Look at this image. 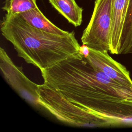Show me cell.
Wrapping results in <instances>:
<instances>
[{
	"instance_id": "obj_4",
	"label": "cell",
	"mask_w": 132,
	"mask_h": 132,
	"mask_svg": "<svg viewBox=\"0 0 132 132\" xmlns=\"http://www.w3.org/2000/svg\"><path fill=\"white\" fill-rule=\"evenodd\" d=\"M112 1L95 0L91 18L81 37L82 45L96 51H110Z\"/></svg>"
},
{
	"instance_id": "obj_10",
	"label": "cell",
	"mask_w": 132,
	"mask_h": 132,
	"mask_svg": "<svg viewBox=\"0 0 132 132\" xmlns=\"http://www.w3.org/2000/svg\"><path fill=\"white\" fill-rule=\"evenodd\" d=\"M132 52V0L129 4L126 15L119 46V54H126Z\"/></svg>"
},
{
	"instance_id": "obj_1",
	"label": "cell",
	"mask_w": 132,
	"mask_h": 132,
	"mask_svg": "<svg viewBox=\"0 0 132 132\" xmlns=\"http://www.w3.org/2000/svg\"><path fill=\"white\" fill-rule=\"evenodd\" d=\"M41 72L44 84L70 101L132 126V91L93 67L81 50Z\"/></svg>"
},
{
	"instance_id": "obj_2",
	"label": "cell",
	"mask_w": 132,
	"mask_h": 132,
	"mask_svg": "<svg viewBox=\"0 0 132 132\" xmlns=\"http://www.w3.org/2000/svg\"><path fill=\"white\" fill-rule=\"evenodd\" d=\"M4 37L18 56L40 71L52 67L80 52L74 31L60 35L35 28L19 14L6 13L1 25Z\"/></svg>"
},
{
	"instance_id": "obj_9",
	"label": "cell",
	"mask_w": 132,
	"mask_h": 132,
	"mask_svg": "<svg viewBox=\"0 0 132 132\" xmlns=\"http://www.w3.org/2000/svg\"><path fill=\"white\" fill-rule=\"evenodd\" d=\"M52 6L69 23L75 27L81 25L82 20V8L75 0H48Z\"/></svg>"
},
{
	"instance_id": "obj_8",
	"label": "cell",
	"mask_w": 132,
	"mask_h": 132,
	"mask_svg": "<svg viewBox=\"0 0 132 132\" xmlns=\"http://www.w3.org/2000/svg\"><path fill=\"white\" fill-rule=\"evenodd\" d=\"M19 15L30 25L40 30L60 35H64L69 32L59 28L52 23L44 15L38 6Z\"/></svg>"
},
{
	"instance_id": "obj_11",
	"label": "cell",
	"mask_w": 132,
	"mask_h": 132,
	"mask_svg": "<svg viewBox=\"0 0 132 132\" xmlns=\"http://www.w3.org/2000/svg\"><path fill=\"white\" fill-rule=\"evenodd\" d=\"M37 7L36 0H5L2 9L8 14L16 15Z\"/></svg>"
},
{
	"instance_id": "obj_5",
	"label": "cell",
	"mask_w": 132,
	"mask_h": 132,
	"mask_svg": "<svg viewBox=\"0 0 132 132\" xmlns=\"http://www.w3.org/2000/svg\"><path fill=\"white\" fill-rule=\"evenodd\" d=\"M0 68L7 83L22 97L32 106H40L38 85L24 74L22 67L16 65L2 47L0 48Z\"/></svg>"
},
{
	"instance_id": "obj_6",
	"label": "cell",
	"mask_w": 132,
	"mask_h": 132,
	"mask_svg": "<svg viewBox=\"0 0 132 132\" xmlns=\"http://www.w3.org/2000/svg\"><path fill=\"white\" fill-rule=\"evenodd\" d=\"M81 51L88 62L110 78L132 91V80L129 72L120 63L109 56L107 51H100L83 45Z\"/></svg>"
},
{
	"instance_id": "obj_7",
	"label": "cell",
	"mask_w": 132,
	"mask_h": 132,
	"mask_svg": "<svg viewBox=\"0 0 132 132\" xmlns=\"http://www.w3.org/2000/svg\"><path fill=\"white\" fill-rule=\"evenodd\" d=\"M129 0H112L110 51L119 55V46Z\"/></svg>"
},
{
	"instance_id": "obj_12",
	"label": "cell",
	"mask_w": 132,
	"mask_h": 132,
	"mask_svg": "<svg viewBox=\"0 0 132 132\" xmlns=\"http://www.w3.org/2000/svg\"><path fill=\"white\" fill-rule=\"evenodd\" d=\"M131 53H132V52H131Z\"/></svg>"
},
{
	"instance_id": "obj_3",
	"label": "cell",
	"mask_w": 132,
	"mask_h": 132,
	"mask_svg": "<svg viewBox=\"0 0 132 132\" xmlns=\"http://www.w3.org/2000/svg\"><path fill=\"white\" fill-rule=\"evenodd\" d=\"M38 92L40 106L65 124L91 127L125 126L119 119L97 113L70 101L44 83L38 85Z\"/></svg>"
}]
</instances>
